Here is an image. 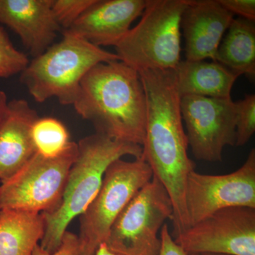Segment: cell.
<instances>
[{"label":"cell","instance_id":"obj_8","mask_svg":"<svg viewBox=\"0 0 255 255\" xmlns=\"http://www.w3.org/2000/svg\"><path fill=\"white\" fill-rule=\"evenodd\" d=\"M78 153L75 142L53 158L36 152L16 173L0 182V209L39 214L53 209L61 199Z\"/></svg>","mask_w":255,"mask_h":255},{"label":"cell","instance_id":"obj_27","mask_svg":"<svg viewBox=\"0 0 255 255\" xmlns=\"http://www.w3.org/2000/svg\"><path fill=\"white\" fill-rule=\"evenodd\" d=\"M95 255H118L114 254V253H112L107 249V247H106L104 243H102V245H100V246L99 247L98 250L96 252Z\"/></svg>","mask_w":255,"mask_h":255},{"label":"cell","instance_id":"obj_29","mask_svg":"<svg viewBox=\"0 0 255 255\" xmlns=\"http://www.w3.org/2000/svg\"><path fill=\"white\" fill-rule=\"evenodd\" d=\"M198 255H228L223 254H214V253H204V254H200Z\"/></svg>","mask_w":255,"mask_h":255},{"label":"cell","instance_id":"obj_25","mask_svg":"<svg viewBox=\"0 0 255 255\" xmlns=\"http://www.w3.org/2000/svg\"><path fill=\"white\" fill-rule=\"evenodd\" d=\"M160 240L161 249L158 255H187L174 242L167 224L161 228Z\"/></svg>","mask_w":255,"mask_h":255},{"label":"cell","instance_id":"obj_18","mask_svg":"<svg viewBox=\"0 0 255 255\" xmlns=\"http://www.w3.org/2000/svg\"><path fill=\"white\" fill-rule=\"evenodd\" d=\"M216 62L233 73L255 78V21L234 18L223 36L216 53Z\"/></svg>","mask_w":255,"mask_h":255},{"label":"cell","instance_id":"obj_1","mask_svg":"<svg viewBox=\"0 0 255 255\" xmlns=\"http://www.w3.org/2000/svg\"><path fill=\"white\" fill-rule=\"evenodd\" d=\"M138 73L146 100L142 157L172 201V236L174 238L189 228L186 189L189 174L195 171V163L188 155L189 144L181 113V97L173 70H146Z\"/></svg>","mask_w":255,"mask_h":255},{"label":"cell","instance_id":"obj_9","mask_svg":"<svg viewBox=\"0 0 255 255\" xmlns=\"http://www.w3.org/2000/svg\"><path fill=\"white\" fill-rule=\"evenodd\" d=\"M173 239L187 255H255V209H220Z\"/></svg>","mask_w":255,"mask_h":255},{"label":"cell","instance_id":"obj_2","mask_svg":"<svg viewBox=\"0 0 255 255\" xmlns=\"http://www.w3.org/2000/svg\"><path fill=\"white\" fill-rule=\"evenodd\" d=\"M74 108L97 133L142 146L146 100L140 75L120 60L96 65L85 75Z\"/></svg>","mask_w":255,"mask_h":255},{"label":"cell","instance_id":"obj_22","mask_svg":"<svg viewBox=\"0 0 255 255\" xmlns=\"http://www.w3.org/2000/svg\"><path fill=\"white\" fill-rule=\"evenodd\" d=\"M95 0H53L52 12L63 31L74 24Z\"/></svg>","mask_w":255,"mask_h":255},{"label":"cell","instance_id":"obj_6","mask_svg":"<svg viewBox=\"0 0 255 255\" xmlns=\"http://www.w3.org/2000/svg\"><path fill=\"white\" fill-rule=\"evenodd\" d=\"M173 207L165 188L152 177L114 221L104 244L118 255H158V233Z\"/></svg>","mask_w":255,"mask_h":255},{"label":"cell","instance_id":"obj_23","mask_svg":"<svg viewBox=\"0 0 255 255\" xmlns=\"http://www.w3.org/2000/svg\"><path fill=\"white\" fill-rule=\"evenodd\" d=\"M82 253L81 242L78 235L67 231L64 234L60 248L54 253H48L40 244L35 247L31 255H80Z\"/></svg>","mask_w":255,"mask_h":255},{"label":"cell","instance_id":"obj_24","mask_svg":"<svg viewBox=\"0 0 255 255\" xmlns=\"http://www.w3.org/2000/svg\"><path fill=\"white\" fill-rule=\"evenodd\" d=\"M223 8L233 15L249 21L255 20V0H219Z\"/></svg>","mask_w":255,"mask_h":255},{"label":"cell","instance_id":"obj_30","mask_svg":"<svg viewBox=\"0 0 255 255\" xmlns=\"http://www.w3.org/2000/svg\"><path fill=\"white\" fill-rule=\"evenodd\" d=\"M0 211H1V209H0Z\"/></svg>","mask_w":255,"mask_h":255},{"label":"cell","instance_id":"obj_3","mask_svg":"<svg viewBox=\"0 0 255 255\" xmlns=\"http://www.w3.org/2000/svg\"><path fill=\"white\" fill-rule=\"evenodd\" d=\"M77 158L70 168L61 199L53 209L41 213L45 232L42 248L54 253L61 245L69 225L80 216L100 190L107 169L126 155L140 158L142 146L114 140L96 132L78 143Z\"/></svg>","mask_w":255,"mask_h":255},{"label":"cell","instance_id":"obj_20","mask_svg":"<svg viewBox=\"0 0 255 255\" xmlns=\"http://www.w3.org/2000/svg\"><path fill=\"white\" fill-rule=\"evenodd\" d=\"M29 60L15 48L4 28L0 26V78H9L21 72Z\"/></svg>","mask_w":255,"mask_h":255},{"label":"cell","instance_id":"obj_26","mask_svg":"<svg viewBox=\"0 0 255 255\" xmlns=\"http://www.w3.org/2000/svg\"><path fill=\"white\" fill-rule=\"evenodd\" d=\"M8 102L7 96L4 92L0 91V122L4 117L5 112L7 107Z\"/></svg>","mask_w":255,"mask_h":255},{"label":"cell","instance_id":"obj_21","mask_svg":"<svg viewBox=\"0 0 255 255\" xmlns=\"http://www.w3.org/2000/svg\"><path fill=\"white\" fill-rule=\"evenodd\" d=\"M236 110V143L241 147L251 140L255 132V95H246L235 102Z\"/></svg>","mask_w":255,"mask_h":255},{"label":"cell","instance_id":"obj_15","mask_svg":"<svg viewBox=\"0 0 255 255\" xmlns=\"http://www.w3.org/2000/svg\"><path fill=\"white\" fill-rule=\"evenodd\" d=\"M38 118L27 101H9L0 122V182L18 172L36 153L31 127Z\"/></svg>","mask_w":255,"mask_h":255},{"label":"cell","instance_id":"obj_28","mask_svg":"<svg viewBox=\"0 0 255 255\" xmlns=\"http://www.w3.org/2000/svg\"><path fill=\"white\" fill-rule=\"evenodd\" d=\"M96 253L93 252L88 251V250L82 248V253L80 255H95Z\"/></svg>","mask_w":255,"mask_h":255},{"label":"cell","instance_id":"obj_13","mask_svg":"<svg viewBox=\"0 0 255 255\" xmlns=\"http://www.w3.org/2000/svg\"><path fill=\"white\" fill-rule=\"evenodd\" d=\"M147 0H95L66 30L69 33L101 47L115 45L141 16Z\"/></svg>","mask_w":255,"mask_h":255},{"label":"cell","instance_id":"obj_7","mask_svg":"<svg viewBox=\"0 0 255 255\" xmlns=\"http://www.w3.org/2000/svg\"><path fill=\"white\" fill-rule=\"evenodd\" d=\"M152 178V169L142 157L112 162L95 199L80 216L82 248L96 253L120 213Z\"/></svg>","mask_w":255,"mask_h":255},{"label":"cell","instance_id":"obj_5","mask_svg":"<svg viewBox=\"0 0 255 255\" xmlns=\"http://www.w3.org/2000/svg\"><path fill=\"white\" fill-rule=\"evenodd\" d=\"M188 0H147L140 21L115 45L119 60L136 70H174L180 63L181 18Z\"/></svg>","mask_w":255,"mask_h":255},{"label":"cell","instance_id":"obj_11","mask_svg":"<svg viewBox=\"0 0 255 255\" xmlns=\"http://www.w3.org/2000/svg\"><path fill=\"white\" fill-rule=\"evenodd\" d=\"M186 205L189 227L216 211L232 206L255 209V150L232 173L209 175L191 172L187 179Z\"/></svg>","mask_w":255,"mask_h":255},{"label":"cell","instance_id":"obj_4","mask_svg":"<svg viewBox=\"0 0 255 255\" xmlns=\"http://www.w3.org/2000/svg\"><path fill=\"white\" fill-rule=\"evenodd\" d=\"M63 36L20 73L21 83L38 103L55 97L61 105L73 106L82 80L94 67L119 60L116 53L69 32Z\"/></svg>","mask_w":255,"mask_h":255},{"label":"cell","instance_id":"obj_16","mask_svg":"<svg viewBox=\"0 0 255 255\" xmlns=\"http://www.w3.org/2000/svg\"><path fill=\"white\" fill-rule=\"evenodd\" d=\"M174 81L181 97L187 95L231 98V90L239 77L214 61L181 60L173 70Z\"/></svg>","mask_w":255,"mask_h":255},{"label":"cell","instance_id":"obj_12","mask_svg":"<svg viewBox=\"0 0 255 255\" xmlns=\"http://www.w3.org/2000/svg\"><path fill=\"white\" fill-rule=\"evenodd\" d=\"M233 19L219 0H188L181 18L186 60L216 62L218 48Z\"/></svg>","mask_w":255,"mask_h":255},{"label":"cell","instance_id":"obj_19","mask_svg":"<svg viewBox=\"0 0 255 255\" xmlns=\"http://www.w3.org/2000/svg\"><path fill=\"white\" fill-rule=\"evenodd\" d=\"M31 137L37 153L53 158L63 153L72 143L63 122L53 117H41L33 122Z\"/></svg>","mask_w":255,"mask_h":255},{"label":"cell","instance_id":"obj_14","mask_svg":"<svg viewBox=\"0 0 255 255\" xmlns=\"http://www.w3.org/2000/svg\"><path fill=\"white\" fill-rule=\"evenodd\" d=\"M53 0H0V23L18 35L33 57L53 44L61 28L52 12Z\"/></svg>","mask_w":255,"mask_h":255},{"label":"cell","instance_id":"obj_17","mask_svg":"<svg viewBox=\"0 0 255 255\" xmlns=\"http://www.w3.org/2000/svg\"><path fill=\"white\" fill-rule=\"evenodd\" d=\"M45 232L42 214L21 210L0 211V255H31Z\"/></svg>","mask_w":255,"mask_h":255},{"label":"cell","instance_id":"obj_10","mask_svg":"<svg viewBox=\"0 0 255 255\" xmlns=\"http://www.w3.org/2000/svg\"><path fill=\"white\" fill-rule=\"evenodd\" d=\"M181 113L188 144L196 159L221 162L226 146H236V110L231 98L187 95L181 97Z\"/></svg>","mask_w":255,"mask_h":255}]
</instances>
